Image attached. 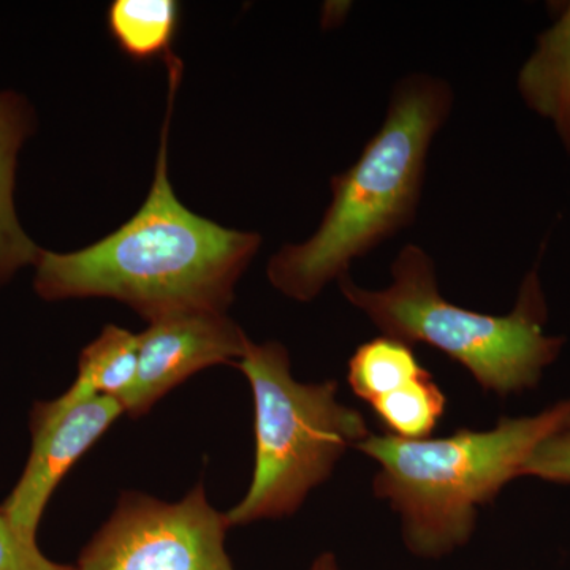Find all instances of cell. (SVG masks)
Returning <instances> with one entry per match:
<instances>
[{
	"label": "cell",
	"mask_w": 570,
	"mask_h": 570,
	"mask_svg": "<svg viewBox=\"0 0 570 570\" xmlns=\"http://www.w3.org/2000/svg\"><path fill=\"white\" fill-rule=\"evenodd\" d=\"M253 341L227 313H187L159 318L138 335V373L121 397L124 414L138 419L198 371L232 365Z\"/></svg>",
	"instance_id": "ba28073f"
},
{
	"label": "cell",
	"mask_w": 570,
	"mask_h": 570,
	"mask_svg": "<svg viewBox=\"0 0 570 570\" xmlns=\"http://www.w3.org/2000/svg\"><path fill=\"white\" fill-rule=\"evenodd\" d=\"M227 515L204 482L176 502L124 491L110 519L86 543L78 570H236L225 549Z\"/></svg>",
	"instance_id": "8992f818"
},
{
	"label": "cell",
	"mask_w": 570,
	"mask_h": 570,
	"mask_svg": "<svg viewBox=\"0 0 570 570\" xmlns=\"http://www.w3.org/2000/svg\"><path fill=\"white\" fill-rule=\"evenodd\" d=\"M371 407L387 434L417 441L430 438L439 420L444 417L448 397L434 382L433 374L426 371L423 376L382 396Z\"/></svg>",
	"instance_id": "5bb4252c"
},
{
	"label": "cell",
	"mask_w": 570,
	"mask_h": 570,
	"mask_svg": "<svg viewBox=\"0 0 570 570\" xmlns=\"http://www.w3.org/2000/svg\"><path fill=\"white\" fill-rule=\"evenodd\" d=\"M309 570H340L337 568L336 557L333 553H322L321 557L316 558Z\"/></svg>",
	"instance_id": "e0dca14e"
},
{
	"label": "cell",
	"mask_w": 570,
	"mask_h": 570,
	"mask_svg": "<svg viewBox=\"0 0 570 570\" xmlns=\"http://www.w3.org/2000/svg\"><path fill=\"white\" fill-rule=\"evenodd\" d=\"M426 373L411 344L379 336L362 344L348 360V385L367 404L395 392Z\"/></svg>",
	"instance_id": "4fadbf2b"
},
{
	"label": "cell",
	"mask_w": 570,
	"mask_h": 570,
	"mask_svg": "<svg viewBox=\"0 0 570 570\" xmlns=\"http://www.w3.org/2000/svg\"><path fill=\"white\" fill-rule=\"evenodd\" d=\"M168 102L156 174L132 219L75 253L41 247L33 291L45 302L111 298L149 324L187 313H227L262 236L232 230L186 208L168 178V129L183 62L165 56Z\"/></svg>",
	"instance_id": "6da1fadb"
},
{
	"label": "cell",
	"mask_w": 570,
	"mask_h": 570,
	"mask_svg": "<svg viewBox=\"0 0 570 570\" xmlns=\"http://www.w3.org/2000/svg\"><path fill=\"white\" fill-rule=\"evenodd\" d=\"M0 570H78L45 557L39 542L21 534L0 510Z\"/></svg>",
	"instance_id": "9a60e30c"
},
{
	"label": "cell",
	"mask_w": 570,
	"mask_h": 570,
	"mask_svg": "<svg viewBox=\"0 0 570 570\" xmlns=\"http://www.w3.org/2000/svg\"><path fill=\"white\" fill-rule=\"evenodd\" d=\"M521 478L570 485V422L540 442L521 469Z\"/></svg>",
	"instance_id": "2e32d148"
},
{
	"label": "cell",
	"mask_w": 570,
	"mask_h": 570,
	"mask_svg": "<svg viewBox=\"0 0 570 570\" xmlns=\"http://www.w3.org/2000/svg\"><path fill=\"white\" fill-rule=\"evenodd\" d=\"M448 82L415 73L397 82L381 130L362 156L330 183L332 204L321 227L302 245L269 261L273 287L296 302H313L348 265L414 223L431 141L448 121Z\"/></svg>",
	"instance_id": "7a4b0ae2"
},
{
	"label": "cell",
	"mask_w": 570,
	"mask_h": 570,
	"mask_svg": "<svg viewBox=\"0 0 570 570\" xmlns=\"http://www.w3.org/2000/svg\"><path fill=\"white\" fill-rule=\"evenodd\" d=\"M236 366L253 390L255 464L246 497L225 513L230 528L294 515L371 434L363 415L337 401L336 381H295L283 344L250 343Z\"/></svg>",
	"instance_id": "5b68a950"
},
{
	"label": "cell",
	"mask_w": 570,
	"mask_h": 570,
	"mask_svg": "<svg viewBox=\"0 0 570 570\" xmlns=\"http://www.w3.org/2000/svg\"><path fill=\"white\" fill-rule=\"evenodd\" d=\"M36 130V115L20 94L0 92V287L21 268L36 265L41 250L26 234L14 206L18 154Z\"/></svg>",
	"instance_id": "9c48e42d"
},
{
	"label": "cell",
	"mask_w": 570,
	"mask_h": 570,
	"mask_svg": "<svg viewBox=\"0 0 570 570\" xmlns=\"http://www.w3.org/2000/svg\"><path fill=\"white\" fill-rule=\"evenodd\" d=\"M108 29L124 55L148 61L170 51L179 24L175 0H115L108 9Z\"/></svg>",
	"instance_id": "7c38bea8"
},
{
	"label": "cell",
	"mask_w": 570,
	"mask_h": 570,
	"mask_svg": "<svg viewBox=\"0 0 570 570\" xmlns=\"http://www.w3.org/2000/svg\"><path fill=\"white\" fill-rule=\"evenodd\" d=\"M568 422L570 397L538 415L502 417L489 431L417 441L371 433L356 449L376 461L374 493L400 513L407 549L441 558L471 539L478 508L521 478L540 442Z\"/></svg>",
	"instance_id": "3957f363"
},
{
	"label": "cell",
	"mask_w": 570,
	"mask_h": 570,
	"mask_svg": "<svg viewBox=\"0 0 570 570\" xmlns=\"http://www.w3.org/2000/svg\"><path fill=\"white\" fill-rule=\"evenodd\" d=\"M393 283L366 291L347 275L337 279L347 302L384 333L422 343L466 367L485 392L513 395L538 387L543 370L561 354L566 340L543 332L546 295L532 269L508 316L475 313L439 294L434 264L422 247L407 245L392 265Z\"/></svg>",
	"instance_id": "277c9868"
},
{
	"label": "cell",
	"mask_w": 570,
	"mask_h": 570,
	"mask_svg": "<svg viewBox=\"0 0 570 570\" xmlns=\"http://www.w3.org/2000/svg\"><path fill=\"white\" fill-rule=\"evenodd\" d=\"M519 89L531 110L554 122L570 151V2L538 37V50L520 70Z\"/></svg>",
	"instance_id": "30bf717a"
},
{
	"label": "cell",
	"mask_w": 570,
	"mask_h": 570,
	"mask_svg": "<svg viewBox=\"0 0 570 570\" xmlns=\"http://www.w3.org/2000/svg\"><path fill=\"white\" fill-rule=\"evenodd\" d=\"M138 373V335L118 325H107L82 348L78 376L67 390L71 400L111 396L121 400Z\"/></svg>",
	"instance_id": "8fae6325"
},
{
	"label": "cell",
	"mask_w": 570,
	"mask_h": 570,
	"mask_svg": "<svg viewBox=\"0 0 570 570\" xmlns=\"http://www.w3.org/2000/svg\"><path fill=\"white\" fill-rule=\"evenodd\" d=\"M122 414L121 401L111 396L71 400L62 393L33 404L31 455L17 485L0 504L21 534L37 540L45 509L59 483Z\"/></svg>",
	"instance_id": "52a82bcc"
}]
</instances>
